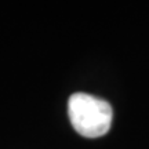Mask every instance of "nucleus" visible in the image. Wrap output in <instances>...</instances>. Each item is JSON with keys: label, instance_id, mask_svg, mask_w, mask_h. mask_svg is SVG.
I'll list each match as a JSON object with an SVG mask.
<instances>
[{"label": "nucleus", "instance_id": "f257e3e1", "mask_svg": "<svg viewBox=\"0 0 149 149\" xmlns=\"http://www.w3.org/2000/svg\"><path fill=\"white\" fill-rule=\"evenodd\" d=\"M68 115L76 133L98 138L109 131L113 119L111 104L86 93H74L68 100Z\"/></svg>", "mask_w": 149, "mask_h": 149}]
</instances>
